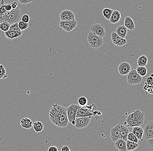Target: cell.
Instances as JSON below:
<instances>
[{
  "mask_svg": "<svg viewBox=\"0 0 153 151\" xmlns=\"http://www.w3.org/2000/svg\"><path fill=\"white\" fill-rule=\"evenodd\" d=\"M49 116L51 121L58 127H65L69 121L66 108L62 105L55 104L51 108Z\"/></svg>",
  "mask_w": 153,
  "mask_h": 151,
  "instance_id": "cell-1",
  "label": "cell"
},
{
  "mask_svg": "<svg viewBox=\"0 0 153 151\" xmlns=\"http://www.w3.org/2000/svg\"><path fill=\"white\" fill-rule=\"evenodd\" d=\"M87 40L90 46L94 48H100L103 45L104 42L103 37L93 34L91 31L88 33Z\"/></svg>",
  "mask_w": 153,
  "mask_h": 151,
  "instance_id": "cell-2",
  "label": "cell"
},
{
  "mask_svg": "<svg viewBox=\"0 0 153 151\" xmlns=\"http://www.w3.org/2000/svg\"><path fill=\"white\" fill-rule=\"evenodd\" d=\"M134 120L132 122L125 124L128 127H134L135 126H140L144 123L145 118V113L140 109H137L133 112Z\"/></svg>",
  "mask_w": 153,
  "mask_h": 151,
  "instance_id": "cell-3",
  "label": "cell"
},
{
  "mask_svg": "<svg viewBox=\"0 0 153 151\" xmlns=\"http://www.w3.org/2000/svg\"><path fill=\"white\" fill-rule=\"evenodd\" d=\"M96 110V105L91 103L84 106H80L76 113V117L93 116V112Z\"/></svg>",
  "mask_w": 153,
  "mask_h": 151,
  "instance_id": "cell-4",
  "label": "cell"
},
{
  "mask_svg": "<svg viewBox=\"0 0 153 151\" xmlns=\"http://www.w3.org/2000/svg\"><path fill=\"white\" fill-rule=\"evenodd\" d=\"M142 77L137 72L136 69H133L127 75V81L130 85L139 84L142 81Z\"/></svg>",
  "mask_w": 153,
  "mask_h": 151,
  "instance_id": "cell-5",
  "label": "cell"
},
{
  "mask_svg": "<svg viewBox=\"0 0 153 151\" xmlns=\"http://www.w3.org/2000/svg\"><path fill=\"white\" fill-rule=\"evenodd\" d=\"M80 107V106L79 105L73 104L69 105L68 108H66L67 116H68L69 122L72 125H75V124L76 113Z\"/></svg>",
  "mask_w": 153,
  "mask_h": 151,
  "instance_id": "cell-6",
  "label": "cell"
},
{
  "mask_svg": "<svg viewBox=\"0 0 153 151\" xmlns=\"http://www.w3.org/2000/svg\"><path fill=\"white\" fill-rule=\"evenodd\" d=\"M78 22L75 19L69 21L61 20L59 22V26L67 32H70L76 27Z\"/></svg>",
  "mask_w": 153,
  "mask_h": 151,
  "instance_id": "cell-7",
  "label": "cell"
},
{
  "mask_svg": "<svg viewBox=\"0 0 153 151\" xmlns=\"http://www.w3.org/2000/svg\"><path fill=\"white\" fill-rule=\"evenodd\" d=\"M92 116L79 117L76 118L75 127L77 129H83L88 126L91 122Z\"/></svg>",
  "mask_w": 153,
  "mask_h": 151,
  "instance_id": "cell-8",
  "label": "cell"
},
{
  "mask_svg": "<svg viewBox=\"0 0 153 151\" xmlns=\"http://www.w3.org/2000/svg\"><path fill=\"white\" fill-rule=\"evenodd\" d=\"M90 30L93 34L99 36L103 37L105 36V29L101 24L96 23L93 24L90 28Z\"/></svg>",
  "mask_w": 153,
  "mask_h": 151,
  "instance_id": "cell-9",
  "label": "cell"
},
{
  "mask_svg": "<svg viewBox=\"0 0 153 151\" xmlns=\"http://www.w3.org/2000/svg\"><path fill=\"white\" fill-rule=\"evenodd\" d=\"M21 10L18 6L16 8L13 9L12 14L9 17L7 21L10 25L15 23L18 22L21 18Z\"/></svg>",
  "mask_w": 153,
  "mask_h": 151,
  "instance_id": "cell-10",
  "label": "cell"
},
{
  "mask_svg": "<svg viewBox=\"0 0 153 151\" xmlns=\"http://www.w3.org/2000/svg\"><path fill=\"white\" fill-rule=\"evenodd\" d=\"M111 38L114 44L118 47L124 46L127 43V40L125 38L120 37L116 32H113L111 33Z\"/></svg>",
  "mask_w": 153,
  "mask_h": 151,
  "instance_id": "cell-11",
  "label": "cell"
},
{
  "mask_svg": "<svg viewBox=\"0 0 153 151\" xmlns=\"http://www.w3.org/2000/svg\"><path fill=\"white\" fill-rule=\"evenodd\" d=\"M143 135L146 140L153 138V120H151L145 125Z\"/></svg>",
  "mask_w": 153,
  "mask_h": 151,
  "instance_id": "cell-12",
  "label": "cell"
},
{
  "mask_svg": "<svg viewBox=\"0 0 153 151\" xmlns=\"http://www.w3.org/2000/svg\"><path fill=\"white\" fill-rule=\"evenodd\" d=\"M131 70V64L127 62H121L118 67V71L120 76L127 75Z\"/></svg>",
  "mask_w": 153,
  "mask_h": 151,
  "instance_id": "cell-13",
  "label": "cell"
},
{
  "mask_svg": "<svg viewBox=\"0 0 153 151\" xmlns=\"http://www.w3.org/2000/svg\"><path fill=\"white\" fill-rule=\"evenodd\" d=\"M121 125L120 123L118 124L111 130L110 137L113 142H115L120 138Z\"/></svg>",
  "mask_w": 153,
  "mask_h": 151,
  "instance_id": "cell-14",
  "label": "cell"
},
{
  "mask_svg": "<svg viewBox=\"0 0 153 151\" xmlns=\"http://www.w3.org/2000/svg\"><path fill=\"white\" fill-rule=\"evenodd\" d=\"M60 18L62 21H69L75 20V17L73 11L69 10H65L61 12Z\"/></svg>",
  "mask_w": 153,
  "mask_h": 151,
  "instance_id": "cell-15",
  "label": "cell"
},
{
  "mask_svg": "<svg viewBox=\"0 0 153 151\" xmlns=\"http://www.w3.org/2000/svg\"><path fill=\"white\" fill-rule=\"evenodd\" d=\"M22 35V31H16V30H9L8 31L4 32V36L8 40H11L15 38H18Z\"/></svg>",
  "mask_w": 153,
  "mask_h": 151,
  "instance_id": "cell-16",
  "label": "cell"
},
{
  "mask_svg": "<svg viewBox=\"0 0 153 151\" xmlns=\"http://www.w3.org/2000/svg\"><path fill=\"white\" fill-rule=\"evenodd\" d=\"M114 145L118 150L120 151H126V141L121 139H118L114 142Z\"/></svg>",
  "mask_w": 153,
  "mask_h": 151,
  "instance_id": "cell-17",
  "label": "cell"
},
{
  "mask_svg": "<svg viewBox=\"0 0 153 151\" xmlns=\"http://www.w3.org/2000/svg\"><path fill=\"white\" fill-rule=\"evenodd\" d=\"M132 132L136 136L138 140H141L143 142L142 137L144 135V129L140 126H135L134 127Z\"/></svg>",
  "mask_w": 153,
  "mask_h": 151,
  "instance_id": "cell-18",
  "label": "cell"
},
{
  "mask_svg": "<svg viewBox=\"0 0 153 151\" xmlns=\"http://www.w3.org/2000/svg\"><path fill=\"white\" fill-rule=\"evenodd\" d=\"M121 18V14L118 10H113L109 21L112 24H116L118 22Z\"/></svg>",
  "mask_w": 153,
  "mask_h": 151,
  "instance_id": "cell-19",
  "label": "cell"
},
{
  "mask_svg": "<svg viewBox=\"0 0 153 151\" xmlns=\"http://www.w3.org/2000/svg\"><path fill=\"white\" fill-rule=\"evenodd\" d=\"M125 26L127 29L130 30H132L135 29V26L133 19L130 17L126 16L125 18Z\"/></svg>",
  "mask_w": 153,
  "mask_h": 151,
  "instance_id": "cell-20",
  "label": "cell"
},
{
  "mask_svg": "<svg viewBox=\"0 0 153 151\" xmlns=\"http://www.w3.org/2000/svg\"><path fill=\"white\" fill-rule=\"evenodd\" d=\"M116 33L120 37L125 38L127 35V29L125 25H119L116 29Z\"/></svg>",
  "mask_w": 153,
  "mask_h": 151,
  "instance_id": "cell-21",
  "label": "cell"
},
{
  "mask_svg": "<svg viewBox=\"0 0 153 151\" xmlns=\"http://www.w3.org/2000/svg\"><path fill=\"white\" fill-rule=\"evenodd\" d=\"M20 123L22 127L26 129H30L33 126V124L31 120L28 118H24L21 119Z\"/></svg>",
  "mask_w": 153,
  "mask_h": 151,
  "instance_id": "cell-22",
  "label": "cell"
},
{
  "mask_svg": "<svg viewBox=\"0 0 153 151\" xmlns=\"http://www.w3.org/2000/svg\"><path fill=\"white\" fill-rule=\"evenodd\" d=\"M129 132V129L125 125H121L120 138L126 141L127 140V136Z\"/></svg>",
  "mask_w": 153,
  "mask_h": 151,
  "instance_id": "cell-23",
  "label": "cell"
},
{
  "mask_svg": "<svg viewBox=\"0 0 153 151\" xmlns=\"http://www.w3.org/2000/svg\"><path fill=\"white\" fill-rule=\"evenodd\" d=\"M139 146L137 143L127 140L126 141L127 151H132L136 150Z\"/></svg>",
  "mask_w": 153,
  "mask_h": 151,
  "instance_id": "cell-24",
  "label": "cell"
},
{
  "mask_svg": "<svg viewBox=\"0 0 153 151\" xmlns=\"http://www.w3.org/2000/svg\"><path fill=\"white\" fill-rule=\"evenodd\" d=\"M147 62H148V59L147 57L145 55L139 57L137 61L138 66H146L147 65Z\"/></svg>",
  "mask_w": 153,
  "mask_h": 151,
  "instance_id": "cell-25",
  "label": "cell"
},
{
  "mask_svg": "<svg viewBox=\"0 0 153 151\" xmlns=\"http://www.w3.org/2000/svg\"><path fill=\"white\" fill-rule=\"evenodd\" d=\"M33 128L35 131L37 132H39L43 130L44 125L40 121L35 122L33 124Z\"/></svg>",
  "mask_w": 153,
  "mask_h": 151,
  "instance_id": "cell-26",
  "label": "cell"
},
{
  "mask_svg": "<svg viewBox=\"0 0 153 151\" xmlns=\"http://www.w3.org/2000/svg\"><path fill=\"white\" fill-rule=\"evenodd\" d=\"M113 10L111 9L105 8L102 10V14L107 20H109Z\"/></svg>",
  "mask_w": 153,
  "mask_h": 151,
  "instance_id": "cell-27",
  "label": "cell"
},
{
  "mask_svg": "<svg viewBox=\"0 0 153 151\" xmlns=\"http://www.w3.org/2000/svg\"><path fill=\"white\" fill-rule=\"evenodd\" d=\"M137 72L141 76H145L147 74V69L145 66H138L136 69Z\"/></svg>",
  "mask_w": 153,
  "mask_h": 151,
  "instance_id": "cell-28",
  "label": "cell"
},
{
  "mask_svg": "<svg viewBox=\"0 0 153 151\" xmlns=\"http://www.w3.org/2000/svg\"><path fill=\"white\" fill-rule=\"evenodd\" d=\"M10 24L8 22L3 21L0 23V30L2 31L6 32L8 31L10 29Z\"/></svg>",
  "mask_w": 153,
  "mask_h": 151,
  "instance_id": "cell-29",
  "label": "cell"
},
{
  "mask_svg": "<svg viewBox=\"0 0 153 151\" xmlns=\"http://www.w3.org/2000/svg\"><path fill=\"white\" fill-rule=\"evenodd\" d=\"M13 10V9H12L11 10L6 11L4 15H3L2 16H0V23L5 21H7L9 17L12 14Z\"/></svg>",
  "mask_w": 153,
  "mask_h": 151,
  "instance_id": "cell-30",
  "label": "cell"
},
{
  "mask_svg": "<svg viewBox=\"0 0 153 151\" xmlns=\"http://www.w3.org/2000/svg\"><path fill=\"white\" fill-rule=\"evenodd\" d=\"M127 140L129 141H132V142H135V143H138V139L136 136L132 132H129L127 136Z\"/></svg>",
  "mask_w": 153,
  "mask_h": 151,
  "instance_id": "cell-31",
  "label": "cell"
},
{
  "mask_svg": "<svg viewBox=\"0 0 153 151\" xmlns=\"http://www.w3.org/2000/svg\"><path fill=\"white\" fill-rule=\"evenodd\" d=\"M6 71L4 66L0 64V79H4L8 77V76L6 75Z\"/></svg>",
  "mask_w": 153,
  "mask_h": 151,
  "instance_id": "cell-32",
  "label": "cell"
},
{
  "mask_svg": "<svg viewBox=\"0 0 153 151\" xmlns=\"http://www.w3.org/2000/svg\"><path fill=\"white\" fill-rule=\"evenodd\" d=\"M88 100L86 98L82 96L78 99V104L80 106H84L87 105Z\"/></svg>",
  "mask_w": 153,
  "mask_h": 151,
  "instance_id": "cell-33",
  "label": "cell"
},
{
  "mask_svg": "<svg viewBox=\"0 0 153 151\" xmlns=\"http://www.w3.org/2000/svg\"><path fill=\"white\" fill-rule=\"evenodd\" d=\"M18 23L19 28L21 31L25 30L28 27V23L24 22L22 21H19Z\"/></svg>",
  "mask_w": 153,
  "mask_h": 151,
  "instance_id": "cell-34",
  "label": "cell"
},
{
  "mask_svg": "<svg viewBox=\"0 0 153 151\" xmlns=\"http://www.w3.org/2000/svg\"><path fill=\"white\" fill-rule=\"evenodd\" d=\"M146 145L150 150L153 151V138L147 139Z\"/></svg>",
  "mask_w": 153,
  "mask_h": 151,
  "instance_id": "cell-35",
  "label": "cell"
},
{
  "mask_svg": "<svg viewBox=\"0 0 153 151\" xmlns=\"http://www.w3.org/2000/svg\"><path fill=\"white\" fill-rule=\"evenodd\" d=\"M9 30H16V31H21L19 28L18 22H16L15 23L11 24Z\"/></svg>",
  "mask_w": 153,
  "mask_h": 151,
  "instance_id": "cell-36",
  "label": "cell"
},
{
  "mask_svg": "<svg viewBox=\"0 0 153 151\" xmlns=\"http://www.w3.org/2000/svg\"><path fill=\"white\" fill-rule=\"evenodd\" d=\"M93 116L95 117L96 119H99L102 117V113H101V112L99 111L96 110L93 112Z\"/></svg>",
  "mask_w": 153,
  "mask_h": 151,
  "instance_id": "cell-37",
  "label": "cell"
},
{
  "mask_svg": "<svg viewBox=\"0 0 153 151\" xmlns=\"http://www.w3.org/2000/svg\"><path fill=\"white\" fill-rule=\"evenodd\" d=\"M21 19V21L24 22L28 23L30 21L29 16L28 15H27V14L24 15L22 17Z\"/></svg>",
  "mask_w": 153,
  "mask_h": 151,
  "instance_id": "cell-38",
  "label": "cell"
},
{
  "mask_svg": "<svg viewBox=\"0 0 153 151\" xmlns=\"http://www.w3.org/2000/svg\"><path fill=\"white\" fill-rule=\"evenodd\" d=\"M6 9H5V4H3L0 7V16H2L5 14L6 12Z\"/></svg>",
  "mask_w": 153,
  "mask_h": 151,
  "instance_id": "cell-39",
  "label": "cell"
},
{
  "mask_svg": "<svg viewBox=\"0 0 153 151\" xmlns=\"http://www.w3.org/2000/svg\"><path fill=\"white\" fill-rule=\"evenodd\" d=\"M20 3L22 4H26L32 2L34 0H17Z\"/></svg>",
  "mask_w": 153,
  "mask_h": 151,
  "instance_id": "cell-40",
  "label": "cell"
},
{
  "mask_svg": "<svg viewBox=\"0 0 153 151\" xmlns=\"http://www.w3.org/2000/svg\"><path fill=\"white\" fill-rule=\"evenodd\" d=\"M48 151H58L60 150L58 149V147L52 145L48 148Z\"/></svg>",
  "mask_w": 153,
  "mask_h": 151,
  "instance_id": "cell-41",
  "label": "cell"
},
{
  "mask_svg": "<svg viewBox=\"0 0 153 151\" xmlns=\"http://www.w3.org/2000/svg\"><path fill=\"white\" fill-rule=\"evenodd\" d=\"M5 9L7 11L11 10L12 9L11 7V3H8V4H5Z\"/></svg>",
  "mask_w": 153,
  "mask_h": 151,
  "instance_id": "cell-42",
  "label": "cell"
},
{
  "mask_svg": "<svg viewBox=\"0 0 153 151\" xmlns=\"http://www.w3.org/2000/svg\"><path fill=\"white\" fill-rule=\"evenodd\" d=\"M11 7H12V9H15L17 7H18V3H17V2L14 1L13 2L11 3Z\"/></svg>",
  "mask_w": 153,
  "mask_h": 151,
  "instance_id": "cell-43",
  "label": "cell"
},
{
  "mask_svg": "<svg viewBox=\"0 0 153 151\" xmlns=\"http://www.w3.org/2000/svg\"><path fill=\"white\" fill-rule=\"evenodd\" d=\"M61 151H70L71 150L69 147L68 146H64L62 147V149H61Z\"/></svg>",
  "mask_w": 153,
  "mask_h": 151,
  "instance_id": "cell-44",
  "label": "cell"
}]
</instances>
